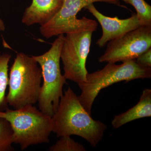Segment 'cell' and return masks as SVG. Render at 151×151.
<instances>
[{"mask_svg": "<svg viewBox=\"0 0 151 151\" xmlns=\"http://www.w3.org/2000/svg\"><path fill=\"white\" fill-rule=\"evenodd\" d=\"M63 0H32L31 4L24 11L22 19L23 24L30 26L47 23L58 13Z\"/></svg>", "mask_w": 151, "mask_h": 151, "instance_id": "30bf717a", "label": "cell"}, {"mask_svg": "<svg viewBox=\"0 0 151 151\" xmlns=\"http://www.w3.org/2000/svg\"><path fill=\"white\" fill-rule=\"evenodd\" d=\"M95 2H104L128 9L121 4L120 0H63L61 8L51 20L40 26L41 34L47 39L60 35L80 32L84 31H96L98 24L94 20L76 15L86 6Z\"/></svg>", "mask_w": 151, "mask_h": 151, "instance_id": "8992f818", "label": "cell"}, {"mask_svg": "<svg viewBox=\"0 0 151 151\" xmlns=\"http://www.w3.org/2000/svg\"><path fill=\"white\" fill-rule=\"evenodd\" d=\"M13 132L9 122L0 117V151L14 150Z\"/></svg>", "mask_w": 151, "mask_h": 151, "instance_id": "5bb4252c", "label": "cell"}, {"mask_svg": "<svg viewBox=\"0 0 151 151\" xmlns=\"http://www.w3.org/2000/svg\"><path fill=\"white\" fill-rule=\"evenodd\" d=\"M133 6L141 26H151V6L145 0H122Z\"/></svg>", "mask_w": 151, "mask_h": 151, "instance_id": "4fadbf2b", "label": "cell"}, {"mask_svg": "<svg viewBox=\"0 0 151 151\" xmlns=\"http://www.w3.org/2000/svg\"><path fill=\"white\" fill-rule=\"evenodd\" d=\"M136 61L140 65L151 67V48L137 58Z\"/></svg>", "mask_w": 151, "mask_h": 151, "instance_id": "2e32d148", "label": "cell"}, {"mask_svg": "<svg viewBox=\"0 0 151 151\" xmlns=\"http://www.w3.org/2000/svg\"><path fill=\"white\" fill-rule=\"evenodd\" d=\"M59 140L49 149L50 151H85L84 146L71 139L70 136L60 137Z\"/></svg>", "mask_w": 151, "mask_h": 151, "instance_id": "9a60e30c", "label": "cell"}, {"mask_svg": "<svg viewBox=\"0 0 151 151\" xmlns=\"http://www.w3.org/2000/svg\"><path fill=\"white\" fill-rule=\"evenodd\" d=\"M151 116V89H145L137 105L126 112L114 117L112 125L115 129L124 124L142 118Z\"/></svg>", "mask_w": 151, "mask_h": 151, "instance_id": "8fae6325", "label": "cell"}, {"mask_svg": "<svg viewBox=\"0 0 151 151\" xmlns=\"http://www.w3.org/2000/svg\"><path fill=\"white\" fill-rule=\"evenodd\" d=\"M58 36L48 51L41 55L32 56L40 65L43 80L37 102L39 109L51 117L56 112L63 94V86L67 84L60 67L64 35Z\"/></svg>", "mask_w": 151, "mask_h": 151, "instance_id": "5b68a950", "label": "cell"}, {"mask_svg": "<svg viewBox=\"0 0 151 151\" xmlns=\"http://www.w3.org/2000/svg\"><path fill=\"white\" fill-rule=\"evenodd\" d=\"M84 9L97 19L102 27V35L96 42L100 47H104L109 42L141 26L135 13L132 14L128 18L121 19L116 17L105 16L96 8L93 4L86 6Z\"/></svg>", "mask_w": 151, "mask_h": 151, "instance_id": "9c48e42d", "label": "cell"}, {"mask_svg": "<svg viewBox=\"0 0 151 151\" xmlns=\"http://www.w3.org/2000/svg\"><path fill=\"white\" fill-rule=\"evenodd\" d=\"M32 56L17 53L10 68L9 91L6 95L8 105L18 109L37 103L42 73Z\"/></svg>", "mask_w": 151, "mask_h": 151, "instance_id": "3957f363", "label": "cell"}, {"mask_svg": "<svg viewBox=\"0 0 151 151\" xmlns=\"http://www.w3.org/2000/svg\"><path fill=\"white\" fill-rule=\"evenodd\" d=\"M151 48V26H141L109 42L100 63L124 62L135 60Z\"/></svg>", "mask_w": 151, "mask_h": 151, "instance_id": "ba28073f", "label": "cell"}, {"mask_svg": "<svg viewBox=\"0 0 151 151\" xmlns=\"http://www.w3.org/2000/svg\"><path fill=\"white\" fill-rule=\"evenodd\" d=\"M11 55L0 52V111L8 108L6 100V90L9 83V64Z\"/></svg>", "mask_w": 151, "mask_h": 151, "instance_id": "7c38bea8", "label": "cell"}, {"mask_svg": "<svg viewBox=\"0 0 151 151\" xmlns=\"http://www.w3.org/2000/svg\"><path fill=\"white\" fill-rule=\"evenodd\" d=\"M0 117L9 122L13 132V143L19 145L22 150L32 145L49 142L52 132L51 116L33 105L0 111Z\"/></svg>", "mask_w": 151, "mask_h": 151, "instance_id": "277c9868", "label": "cell"}, {"mask_svg": "<svg viewBox=\"0 0 151 151\" xmlns=\"http://www.w3.org/2000/svg\"><path fill=\"white\" fill-rule=\"evenodd\" d=\"M51 120L52 131L58 137L76 135L93 147L102 140L107 129L103 122L92 119L70 87L64 91Z\"/></svg>", "mask_w": 151, "mask_h": 151, "instance_id": "6da1fadb", "label": "cell"}, {"mask_svg": "<svg viewBox=\"0 0 151 151\" xmlns=\"http://www.w3.org/2000/svg\"><path fill=\"white\" fill-rule=\"evenodd\" d=\"M92 31L66 34L64 36L60 60L66 79L75 83L85 81L88 73L86 61L90 52Z\"/></svg>", "mask_w": 151, "mask_h": 151, "instance_id": "52a82bcc", "label": "cell"}, {"mask_svg": "<svg viewBox=\"0 0 151 151\" xmlns=\"http://www.w3.org/2000/svg\"><path fill=\"white\" fill-rule=\"evenodd\" d=\"M6 29L5 25L4 23V21L0 18V31H5Z\"/></svg>", "mask_w": 151, "mask_h": 151, "instance_id": "e0dca14e", "label": "cell"}, {"mask_svg": "<svg viewBox=\"0 0 151 151\" xmlns=\"http://www.w3.org/2000/svg\"><path fill=\"white\" fill-rule=\"evenodd\" d=\"M151 78V67L140 65L136 59L124 61L122 64L108 63L101 70L88 73L84 82L78 84L81 93L78 100L91 115L92 105L102 89L121 81Z\"/></svg>", "mask_w": 151, "mask_h": 151, "instance_id": "7a4b0ae2", "label": "cell"}]
</instances>
